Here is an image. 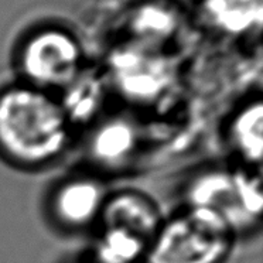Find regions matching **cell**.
Returning <instances> with one entry per match:
<instances>
[{
    "instance_id": "cell-12",
    "label": "cell",
    "mask_w": 263,
    "mask_h": 263,
    "mask_svg": "<svg viewBox=\"0 0 263 263\" xmlns=\"http://www.w3.org/2000/svg\"><path fill=\"white\" fill-rule=\"evenodd\" d=\"M92 243L93 263H143L149 243L138 235L116 227H98Z\"/></svg>"
},
{
    "instance_id": "cell-4",
    "label": "cell",
    "mask_w": 263,
    "mask_h": 263,
    "mask_svg": "<svg viewBox=\"0 0 263 263\" xmlns=\"http://www.w3.org/2000/svg\"><path fill=\"white\" fill-rule=\"evenodd\" d=\"M16 64L22 82L58 95L85 71V55L69 30L44 26L24 39Z\"/></svg>"
},
{
    "instance_id": "cell-7",
    "label": "cell",
    "mask_w": 263,
    "mask_h": 263,
    "mask_svg": "<svg viewBox=\"0 0 263 263\" xmlns=\"http://www.w3.org/2000/svg\"><path fill=\"white\" fill-rule=\"evenodd\" d=\"M164 221L157 201L136 189L109 191L98 227H116L152 242ZM97 227V228H98Z\"/></svg>"
},
{
    "instance_id": "cell-2",
    "label": "cell",
    "mask_w": 263,
    "mask_h": 263,
    "mask_svg": "<svg viewBox=\"0 0 263 263\" xmlns=\"http://www.w3.org/2000/svg\"><path fill=\"white\" fill-rule=\"evenodd\" d=\"M184 206L215 214L238 239L253 234L262 222L260 170L242 166L206 167L185 185Z\"/></svg>"
},
{
    "instance_id": "cell-1",
    "label": "cell",
    "mask_w": 263,
    "mask_h": 263,
    "mask_svg": "<svg viewBox=\"0 0 263 263\" xmlns=\"http://www.w3.org/2000/svg\"><path fill=\"white\" fill-rule=\"evenodd\" d=\"M72 125L57 95L18 81L0 89V157L23 170L60 160Z\"/></svg>"
},
{
    "instance_id": "cell-3",
    "label": "cell",
    "mask_w": 263,
    "mask_h": 263,
    "mask_svg": "<svg viewBox=\"0 0 263 263\" xmlns=\"http://www.w3.org/2000/svg\"><path fill=\"white\" fill-rule=\"evenodd\" d=\"M238 236L205 210L184 206L164 218L143 263H227Z\"/></svg>"
},
{
    "instance_id": "cell-10",
    "label": "cell",
    "mask_w": 263,
    "mask_h": 263,
    "mask_svg": "<svg viewBox=\"0 0 263 263\" xmlns=\"http://www.w3.org/2000/svg\"><path fill=\"white\" fill-rule=\"evenodd\" d=\"M262 0H204V17L223 34L239 35L259 31L262 24Z\"/></svg>"
},
{
    "instance_id": "cell-5",
    "label": "cell",
    "mask_w": 263,
    "mask_h": 263,
    "mask_svg": "<svg viewBox=\"0 0 263 263\" xmlns=\"http://www.w3.org/2000/svg\"><path fill=\"white\" fill-rule=\"evenodd\" d=\"M174 67L160 48L130 43L109 58L108 81L126 101L149 103L172 86Z\"/></svg>"
},
{
    "instance_id": "cell-14",
    "label": "cell",
    "mask_w": 263,
    "mask_h": 263,
    "mask_svg": "<svg viewBox=\"0 0 263 263\" xmlns=\"http://www.w3.org/2000/svg\"><path fill=\"white\" fill-rule=\"evenodd\" d=\"M65 263H93L89 259V256L86 257H75V259H71V260H68V262Z\"/></svg>"
},
{
    "instance_id": "cell-9",
    "label": "cell",
    "mask_w": 263,
    "mask_h": 263,
    "mask_svg": "<svg viewBox=\"0 0 263 263\" xmlns=\"http://www.w3.org/2000/svg\"><path fill=\"white\" fill-rule=\"evenodd\" d=\"M139 147V130L125 118H110L95 127L89 153L98 164L116 168L127 163Z\"/></svg>"
},
{
    "instance_id": "cell-11",
    "label": "cell",
    "mask_w": 263,
    "mask_h": 263,
    "mask_svg": "<svg viewBox=\"0 0 263 263\" xmlns=\"http://www.w3.org/2000/svg\"><path fill=\"white\" fill-rule=\"evenodd\" d=\"M106 86L101 78L84 71L57 97L71 125L92 123L101 114L106 101Z\"/></svg>"
},
{
    "instance_id": "cell-13",
    "label": "cell",
    "mask_w": 263,
    "mask_h": 263,
    "mask_svg": "<svg viewBox=\"0 0 263 263\" xmlns=\"http://www.w3.org/2000/svg\"><path fill=\"white\" fill-rule=\"evenodd\" d=\"M176 20L174 13L160 5L142 7L130 22L132 33L135 35V41L132 43L159 48V43L173 35L177 26Z\"/></svg>"
},
{
    "instance_id": "cell-8",
    "label": "cell",
    "mask_w": 263,
    "mask_h": 263,
    "mask_svg": "<svg viewBox=\"0 0 263 263\" xmlns=\"http://www.w3.org/2000/svg\"><path fill=\"white\" fill-rule=\"evenodd\" d=\"M228 146L239 166L260 170L263 156V105L260 98L243 103L229 120Z\"/></svg>"
},
{
    "instance_id": "cell-6",
    "label": "cell",
    "mask_w": 263,
    "mask_h": 263,
    "mask_svg": "<svg viewBox=\"0 0 263 263\" xmlns=\"http://www.w3.org/2000/svg\"><path fill=\"white\" fill-rule=\"evenodd\" d=\"M109 191L92 174H72L60 180L48 195L47 211L51 222L65 232L97 228Z\"/></svg>"
}]
</instances>
